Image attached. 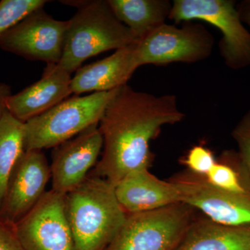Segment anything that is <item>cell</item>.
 <instances>
[{
	"label": "cell",
	"instance_id": "cell-1",
	"mask_svg": "<svg viewBox=\"0 0 250 250\" xmlns=\"http://www.w3.org/2000/svg\"><path fill=\"white\" fill-rule=\"evenodd\" d=\"M184 117L173 95H154L127 84L118 88L99 123L103 151L91 174L116 186L130 172L149 168L151 141Z\"/></svg>",
	"mask_w": 250,
	"mask_h": 250
},
{
	"label": "cell",
	"instance_id": "cell-2",
	"mask_svg": "<svg viewBox=\"0 0 250 250\" xmlns=\"http://www.w3.org/2000/svg\"><path fill=\"white\" fill-rule=\"evenodd\" d=\"M65 211L75 250H104L127 215L114 186L91 173L65 195Z\"/></svg>",
	"mask_w": 250,
	"mask_h": 250
},
{
	"label": "cell",
	"instance_id": "cell-3",
	"mask_svg": "<svg viewBox=\"0 0 250 250\" xmlns=\"http://www.w3.org/2000/svg\"><path fill=\"white\" fill-rule=\"evenodd\" d=\"M77 7L69 20L62 59L58 65L72 74L87 59L139 41L115 16L107 1H70Z\"/></svg>",
	"mask_w": 250,
	"mask_h": 250
},
{
	"label": "cell",
	"instance_id": "cell-4",
	"mask_svg": "<svg viewBox=\"0 0 250 250\" xmlns=\"http://www.w3.org/2000/svg\"><path fill=\"white\" fill-rule=\"evenodd\" d=\"M118 88L75 96L24 123L25 151L57 147L90 126L99 125Z\"/></svg>",
	"mask_w": 250,
	"mask_h": 250
},
{
	"label": "cell",
	"instance_id": "cell-5",
	"mask_svg": "<svg viewBox=\"0 0 250 250\" xmlns=\"http://www.w3.org/2000/svg\"><path fill=\"white\" fill-rule=\"evenodd\" d=\"M197 211L179 202L150 211L127 214L104 250H175L197 218Z\"/></svg>",
	"mask_w": 250,
	"mask_h": 250
},
{
	"label": "cell",
	"instance_id": "cell-6",
	"mask_svg": "<svg viewBox=\"0 0 250 250\" xmlns=\"http://www.w3.org/2000/svg\"><path fill=\"white\" fill-rule=\"evenodd\" d=\"M169 19L174 22L203 21L218 28L219 43L225 64L233 70L250 65V32L231 0H174Z\"/></svg>",
	"mask_w": 250,
	"mask_h": 250
},
{
	"label": "cell",
	"instance_id": "cell-7",
	"mask_svg": "<svg viewBox=\"0 0 250 250\" xmlns=\"http://www.w3.org/2000/svg\"><path fill=\"white\" fill-rule=\"evenodd\" d=\"M213 45V36L202 24L190 21L177 27L165 23L136 43V62L139 67L200 62L210 57Z\"/></svg>",
	"mask_w": 250,
	"mask_h": 250
},
{
	"label": "cell",
	"instance_id": "cell-8",
	"mask_svg": "<svg viewBox=\"0 0 250 250\" xmlns=\"http://www.w3.org/2000/svg\"><path fill=\"white\" fill-rule=\"evenodd\" d=\"M68 21H61L41 8L0 35V48L31 61L58 64Z\"/></svg>",
	"mask_w": 250,
	"mask_h": 250
},
{
	"label": "cell",
	"instance_id": "cell-9",
	"mask_svg": "<svg viewBox=\"0 0 250 250\" xmlns=\"http://www.w3.org/2000/svg\"><path fill=\"white\" fill-rule=\"evenodd\" d=\"M14 227L24 250H75L65 195L52 190Z\"/></svg>",
	"mask_w": 250,
	"mask_h": 250
},
{
	"label": "cell",
	"instance_id": "cell-10",
	"mask_svg": "<svg viewBox=\"0 0 250 250\" xmlns=\"http://www.w3.org/2000/svg\"><path fill=\"white\" fill-rule=\"evenodd\" d=\"M170 179L179 188L182 202L201 212L211 221L229 226L250 225V195L219 188L204 176L188 170Z\"/></svg>",
	"mask_w": 250,
	"mask_h": 250
},
{
	"label": "cell",
	"instance_id": "cell-11",
	"mask_svg": "<svg viewBox=\"0 0 250 250\" xmlns=\"http://www.w3.org/2000/svg\"><path fill=\"white\" fill-rule=\"evenodd\" d=\"M50 178V166L42 150L25 151L10 179L0 220L16 225L45 195Z\"/></svg>",
	"mask_w": 250,
	"mask_h": 250
},
{
	"label": "cell",
	"instance_id": "cell-12",
	"mask_svg": "<svg viewBox=\"0 0 250 250\" xmlns=\"http://www.w3.org/2000/svg\"><path fill=\"white\" fill-rule=\"evenodd\" d=\"M103 147L99 125L54 147L50 165L52 189L65 195L80 186L96 166Z\"/></svg>",
	"mask_w": 250,
	"mask_h": 250
},
{
	"label": "cell",
	"instance_id": "cell-13",
	"mask_svg": "<svg viewBox=\"0 0 250 250\" xmlns=\"http://www.w3.org/2000/svg\"><path fill=\"white\" fill-rule=\"evenodd\" d=\"M72 77L58 64H47L40 80L8 98L7 111L22 123L45 113L72 94Z\"/></svg>",
	"mask_w": 250,
	"mask_h": 250
},
{
	"label": "cell",
	"instance_id": "cell-14",
	"mask_svg": "<svg viewBox=\"0 0 250 250\" xmlns=\"http://www.w3.org/2000/svg\"><path fill=\"white\" fill-rule=\"evenodd\" d=\"M115 187L118 202L126 214L143 213L182 202V195L173 181H164L149 168L130 172Z\"/></svg>",
	"mask_w": 250,
	"mask_h": 250
},
{
	"label": "cell",
	"instance_id": "cell-15",
	"mask_svg": "<svg viewBox=\"0 0 250 250\" xmlns=\"http://www.w3.org/2000/svg\"><path fill=\"white\" fill-rule=\"evenodd\" d=\"M136 44L117 49L106 58L81 67L72 77V93L109 91L127 84L139 67L136 59Z\"/></svg>",
	"mask_w": 250,
	"mask_h": 250
},
{
	"label": "cell",
	"instance_id": "cell-16",
	"mask_svg": "<svg viewBox=\"0 0 250 250\" xmlns=\"http://www.w3.org/2000/svg\"><path fill=\"white\" fill-rule=\"evenodd\" d=\"M175 250H250V225L229 226L197 216Z\"/></svg>",
	"mask_w": 250,
	"mask_h": 250
},
{
	"label": "cell",
	"instance_id": "cell-17",
	"mask_svg": "<svg viewBox=\"0 0 250 250\" xmlns=\"http://www.w3.org/2000/svg\"><path fill=\"white\" fill-rule=\"evenodd\" d=\"M115 16L138 41L169 19L172 3L168 0H107Z\"/></svg>",
	"mask_w": 250,
	"mask_h": 250
},
{
	"label": "cell",
	"instance_id": "cell-18",
	"mask_svg": "<svg viewBox=\"0 0 250 250\" xmlns=\"http://www.w3.org/2000/svg\"><path fill=\"white\" fill-rule=\"evenodd\" d=\"M24 152V123L6 110L0 120V210L10 179Z\"/></svg>",
	"mask_w": 250,
	"mask_h": 250
},
{
	"label": "cell",
	"instance_id": "cell-19",
	"mask_svg": "<svg viewBox=\"0 0 250 250\" xmlns=\"http://www.w3.org/2000/svg\"><path fill=\"white\" fill-rule=\"evenodd\" d=\"M45 0H2L0 1V35L36 10L43 8Z\"/></svg>",
	"mask_w": 250,
	"mask_h": 250
},
{
	"label": "cell",
	"instance_id": "cell-20",
	"mask_svg": "<svg viewBox=\"0 0 250 250\" xmlns=\"http://www.w3.org/2000/svg\"><path fill=\"white\" fill-rule=\"evenodd\" d=\"M231 136L238 147V160L250 179V109L233 128Z\"/></svg>",
	"mask_w": 250,
	"mask_h": 250
},
{
	"label": "cell",
	"instance_id": "cell-21",
	"mask_svg": "<svg viewBox=\"0 0 250 250\" xmlns=\"http://www.w3.org/2000/svg\"><path fill=\"white\" fill-rule=\"evenodd\" d=\"M216 162L213 152L201 145L192 147L183 159L184 165L187 166V170L204 177L207 175Z\"/></svg>",
	"mask_w": 250,
	"mask_h": 250
},
{
	"label": "cell",
	"instance_id": "cell-22",
	"mask_svg": "<svg viewBox=\"0 0 250 250\" xmlns=\"http://www.w3.org/2000/svg\"><path fill=\"white\" fill-rule=\"evenodd\" d=\"M0 250H24L14 227L0 220Z\"/></svg>",
	"mask_w": 250,
	"mask_h": 250
},
{
	"label": "cell",
	"instance_id": "cell-23",
	"mask_svg": "<svg viewBox=\"0 0 250 250\" xmlns=\"http://www.w3.org/2000/svg\"><path fill=\"white\" fill-rule=\"evenodd\" d=\"M11 95V87L5 83H0V120L7 110L6 101Z\"/></svg>",
	"mask_w": 250,
	"mask_h": 250
},
{
	"label": "cell",
	"instance_id": "cell-24",
	"mask_svg": "<svg viewBox=\"0 0 250 250\" xmlns=\"http://www.w3.org/2000/svg\"><path fill=\"white\" fill-rule=\"evenodd\" d=\"M241 21L250 28V0H245L237 6Z\"/></svg>",
	"mask_w": 250,
	"mask_h": 250
}]
</instances>
